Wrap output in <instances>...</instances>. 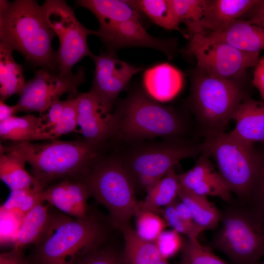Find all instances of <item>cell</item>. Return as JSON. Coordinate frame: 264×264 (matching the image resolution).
<instances>
[{"label": "cell", "instance_id": "obj_14", "mask_svg": "<svg viewBox=\"0 0 264 264\" xmlns=\"http://www.w3.org/2000/svg\"><path fill=\"white\" fill-rule=\"evenodd\" d=\"M98 36L108 51L125 47L141 46L157 49L171 59L176 49L175 40L154 37L144 29L141 19H131L99 28Z\"/></svg>", "mask_w": 264, "mask_h": 264}, {"label": "cell", "instance_id": "obj_19", "mask_svg": "<svg viewBox=\"0 0 264 264\" xmlns=\"http://www.w3.org/2000/svg\"><path fill=\"white\" fill-rule=\"evenodd\" d=\"M234 119L236 127L228 133L231 136L247 144L264 141V101L247 97L240 106Z\"/></svg>", "mask_w": 264, "mask_h": 264}, {"label": "cell", "instance_id": "obj_45", "mask_svg": "<svg viewBox=\"0 0 264 264\" xmlns=\"http://www.w3.org/2000/svg\"><path fill=\"white\" fill-rule=\"evenodd\" d=\"M157 264H169L167 262V260L163 259Z\"/></svg>", "mask_w": 264, "mask_h": 264}, {"label": "cell", "instance_id": "obj_23", "mask_svg": "<svg viewBox=\"0 0 264 264\" xmlns=\"http://www.w3.org/2000/svg\"><path fill=\"white\" fill-rule=\"evenodd\" d=\"M76 5L89 10L95 15L99 28L131 19H141L140 13L125 0H78Z\"/></svg>", "mask_w": 264, "mask_h": 264}, {"label": "cell", "instance_id": "obj_43", "mask_svg": "<svg viewBox=\"0 0 264 264\" xmlns=\"http://www.w3.org/2000/svg\"><path fill=\"white\" fill-rule=\"evenodd\" d=\"M176 199L174 202V204L176 211L178 217L188 223H196L193 220L192 213L188 206L179 198V200H177Z\"/></svg>", "mask_w": 264, "mask_h": 264}, {"label": "cell", "instance_id": "obj_1", "mask_svg": "<svg viewBox=\"0 0 264 264\" xmlns=\"http://www.w3.org/2000/svg\"><path fill=\"white\" fill-rule=\"evenodd\" d=\"M110 146L93 144L83 138L54 139L42 143L10 142L0 145L3 149L18 154L31 165L35 187L42 191L65 178H83Z\"/></svg>", "mask_w": 264, "mask_h": 264}, {"label": "cell", "instance_id": "obj_44", "mask_svg": "<svg viewBox=\"0 0 264 264\" xmlns=\"http://www.w3.org/2000/svg\"><path fill=\"white\" fill-rule=\"evenodd\" d=\"M16 112L15 106H9L4 102L0 101V122L14 116Z\"/></svg>", "mask_w": 264, "mask_h": 264}, {"label": "cell", "instance_id": "obj_36", "mask_svg": "<svg viewBox=\"0 0 264 264\" xmlns=\"http://www.w3.org/2000/svg\"><path fill=\"white\" fill-rule=\"evenodd\" d=\"M164 219L167 224L179 234H183L191 239H197L204 230L196 223H188L180 219L176 211L174 202L164 207Z\"/></svg>", "mask_w": 264, "mask_h": 264}, {"label": "cell", "instance_id": "obj_28", "mask_svg": "<svg viewBox=\"0 0 264 264\" xmlns=\"http://www.w3.org/2000/svg\"><path fill=\"white\" fill-rule=\"evenodd\" d=\"M178 198L188 206L194 222L204 231L214 229L219 226L221 212L207 197L194 194L180 185Z\"/></svg>", "mask_w": 264, "mask_h": 264}, {"label": "cell", "instance_id": "obj_21", "mask_svg": "<svg viewBox=\"0 0 264 264\" xmlns=\"http://www.w3.org/2000/svg\"><path fill=\"white\" fill-rule=\"evenodd\" d=\"M202 34L244 52L260 53L264 50V29L243 19L233 21L219 31Z\"/></svg>", "mask_w": 264, "mask_h": 264}, {"label": "cell", "instance_id": "obj_12", "mask_svg": "<svg viewBox=\"0 0 264 264\" xmlns=\"http://www.w3.org/2000/svg\"><path fill=\"white\" fill-rule=\"evenodd\" d=\"M86 81L85 69L79 66L75 73L56 74L41 67L26 82L18 103L16 112H38L42 114L65 93L69 97L79 93L78 87Z\"/></svg>", "mask_w": 264, "mask_h": 264}, {"label": "cell", "instance_id": "obj_46", "mask_svg": "<svg viewBox=\"0 0 264 264\" xmlns=\"http://www.w3.org/2000/svg\"><path fill=\"white\" fill-rule=\"evenodd\" d=\"M259 264H264V261H263L262 262L260 263Z\"/></svg>", "mask_w": 264, "mask_h": 264}, {"label": "cell", "instance_id": "obj_7", "mask_svg": "<svg viewBox=\"0 0 264 264\" xmlns=\"http://www.w3.org/2000/svg\"><path fill=\"white\" fill-rule=\"evenodd\" d=\"M82 179L90 197L108 210L112 227L130 223L139 212L132 182L115 151L100 157Z\"/></svg>", "mask_w": 264, "mask_h": 264}, {"label": "cell", "instance_id": "obj_9", "mask_svg": "<svg viewBox=\"0 0 264 264\" xmlns=\"http://www.w3.org/2000/svg\"><path fill=\"white\" fill-rule=\"evenodd\" d=\"M128 145L124 151L115 152L130 178L143 175L161 179L181 160L196 158L202 153V143L184 137L144 140Z\"/></svg>", "mask_w": 264, "mask_h": 264}, {"label": "cell", "instance_id": "obj_32", "mask_svg": "<svg viewBox=\"0 0 264 264\" xmlns=\"http://www.w3.org/2000/svg\"><path fill=\"white\" fill-rule=\"evenodd\" d=\"M42 191L35 186L10 191L8 198L2 205L1 210L18 213L22 217L40 202Z\"/></svg>", "mask_w": 264, "mask_h": 264}, {"label": "cell", "instance_id": "obj_22", "mask_svg": "<svg viewBox=\"0 0 264 264\" xmlns=\"http://www.w3.org/2000/svg\"><path fill=\"white\" fill-rule=\"evenodd\" d=\"M124 239L122 264H157L162 258L154 242L140 238L130 223L118 226Z\"/></svg>", "mask_w": 264, "mask_h": 264}, {"label": "cell", "instance_id": "obj_10", "mask_svg": "<svg viewBox=\"0 0 264 264\" xmlns=\"http://www.w3.org/2000/svg\"><path fill=\"white\" fill-rule=\"evenodd\" d=\"M184 51L195 57L198 69L209 75L225 79L242 77L260 58V53L244 52L201 33L190 37Z\"/></svg>", "mask_w": 264, "mask_h": 264}, {"label": "cell", "instance_id": "obj_26", "mask_svg": "<svg viewBox=\"0 0 264 264\" xmlns=\"http://www.w3.org/2000/svg\"><path fill=\"white\" fill-rule=\"evenodd\" d=\"M13 51L0 43V101L3 102L12 95H20L26 83L23 68L15 61Z\"/></svg>", "mask_w": 264, "mask_h": 264}, {"label": "cell", "instance_id": "obj_17", "mask_svg": "<svg viewBox=\"0 0 264 264\" xmlns=\"http://www.w3.org/2000/svg\"><path fill=\"white\" fill-rule=\"evenodd\" d=\"M211 158L202 153L191 169L177 175L180 185L198 195L217 197L229 203L231 192L215 169Z\"/></svg>", "mask_w": 264, "mask_h": 264}, {"label": "cell", "instance_id": "obj_35", "mask_svg": "<svg viewBox=\"0 0 264 264\" xmlns=\"http://www.w3.org/2000/svg\"><path fill=\"white\" fill-rule=\"evenodd\" d=\"M77 94L66 100L63 112L57 126L48 134L50 140L70 132H77Z\"/></svg>", "mask_w": 264, "mask_h": 264}, {"label": "cell", "instance_id": "obj_20", "mask_svg": "<svg viewBox=\"0 0 264 264\" xmlns=\"http://www.w3.org/2000/svg\"><path fill=\"white\" fill-rule=\"evenodd\" d=\"M258 1V0H207L200 22L202 33L222 29L233 21L241 19Z\"/></svg>", "mask_w": 264, "mask_h": 264}, {"label": "cell", "instance_id": "obj_40", "mask_svg": "<svg viewBox=\"0 0 264 264\" xmlns=\"http://www.w3.org/2000/svg\"><path fill=\"white\" fill-rule=\"evenodd\" d=\"M24 249L13 248L0 254V264H31L25 257Z\"/></svg>", "mask_w": 264, "mask_h": 264}, {"label": "cell", "instance_id": "obj_27", "mask_svg": "<svg viewBox=\"0 0 264 264\" xmlns=\"http://www.w3.org/2000/svg\"><path fill=\"white\" fill-rule=\"evenodd\" d=\"M41 123L40 116L29 113L22 117L14 115L0 122V138L13 142L46 140L40 132Z\"/></svg>", "mask_w": 264, "mask_h": 264}, {"label": "cell", "instance_id": "obj_4", "mask_svg": "<svg viewBox=\"0 0 264 264\" xmlns=\"http://www.w3.org/2000/svg\"><path fill=\"white\" fill-rule=\"evenodd\" d=\"M112 129L110 143L128 145L156 137H184L187 123L174 108L139 89L118 102L112 113Z\"/></svg>", "mask_w": 264, "mask_h": 264}, {"label": "cell", "instance_id": "obj_31", "mask_svg": "<svg viewBox=\"0 0 264 264\" xmlns=\"http://www.w3.org/2000/svg\"><path fill=\"white\" fill-rule=\"evenodd\" d=\"M176 17L180 24L187 27L188 35L202 33L200 26L207 0H170Z\"/></svg>", "mask_w": 264, "mask_h": 264}, {"label": "cell", "instance_id": "obj_29", "mask_svg": "<svg viewBox=\"0 0 264 264\" xmlns=\"http://www.w3.org/2000/svg\"><path fill=\"white\" fill-rule=\"evenodd\" d=\"M179 188L177 175L172 169L150 190L145 199L139 202V212L156 213L161 207H165L176 200Z\"/></svg>", "mask_w": 264, "mask_h": 264}, {"label": "cell", "instance_id": "obj_6", "mask_svg": "<svg viewBox=\"0 0 264 264\" xmlns=\"http://www.w3.org/2000/svg\"><path fill=\"white\" fill-rule=\"evenodd\" d=\"M213 246L233 264H259L264 257V216L247 202L227 207Z\"/></svg>", "mask_w": 264, "mask_h": 264}, {"label": "cell", "instance_id": "obj_37", "mask_svg": "<svg viewBox=\"0 0 264 264\" xmlns=\"http://www.w3.org/2000/svg\"><path fill=\"white\" fill-rule=\"evenodd\" d=\"M258 153V169L247 202L264 216V149Z\"/></svg>", "mask_w": 264, "mask_h": 264}, {"label": "cell", "instance_id": "obj_42", "mask_svg": "<svg viewBox=\"0 0 264 264\" xmlns=\"http://www.w3.org/2000/svg\"><path fill=\"white\" fill-rule=\"evenodd\" d=\"M254 66L252 83L264 100V56L260 58Z\"/></svg>", "mask_w": 264, "mask_h": 264}, {"label": "cell", "instance_id": "obj_11", "mask_svg": "<svg viewBox=\"0 0 264 264\" xmlns=\"http://www.w3.org/2000/svg\"><path fill=\"white\" fill-rule=\"evenodd\" d=\"M46 19L59 40L57 52L59 73L70 74L73 66L85 57L95 55L90 50L87 38L98 36L97 30L85 27L76 18L73 10L63 0H47Z\"/></svg>", "mask_w": 264, "mask_h": 264}, {"label": "cell", "instance_id": "obj_24", "mask_svg": "<svg viewBox=\"0 0 264 264\" xmlns=\"http://www.w3.org/2000/svg\"><path fill=\"white\" fill-rule=\"evenodd\" d=\"M45 203H38L22 218L13 248L24 249L29 245L35 244L40 239L50 216V205Z\"/></svg>", "mask_w": 264, "mask_h": 264}, {"label": "cell", "instance_id": "obj_39", "mask_svg": "<svg viewBox=\"0 0 264 264\" xmlns=\"http://www.w3.org/2000/svg\"><path fill=\"white\" fill-rule=\"evenodd\" d=\"M154 242L162 258L165 260L172 257L181 250L183 244L179 233L174 229L162 231Z\"/></svg>", "mask_w": 264, "mask_h": 264}, {"label": "cell", "instance_id": "obj_16", "mask_svg": "<svg viewBox=\"0 0 264 264\" xmlns=\"http://www.w3.org/2000/svg\"><path fill=\"white\" fill-rule=\"evenodd\" d=\"M88 188L82 178H65L51 184L42 192L43 201L62 213L76 218L88 216Z\"/></svg>", "mask_w": 264, "mask_h": 264}, {"label": "cell", "instance_id": "obj_18", "mask_svg": "<svg viewBox=\"0 0 264 264\" xmlns=\"http://www.w3.org/2000/svg\"><path fill=\"white\" fill-rule=\"evenodd\" d=\"M143 83L144 90L150 96L159 102H165L179 92L183 84V76L174 66L162 63L144 72Z\"/></svg>", "mask_w": 264, "mask_h": 264}, {"label": "cell", "instance_id": "obj_34", "mask_svg": "<svg viewBox=\"0 0 264 264\" xmlns=\"http://www.w3.org/2000/svg\"><path fill=\"white\" fill-rule=\"evenodd\" d=\"M136 232L142 239L154 242L167 224L156 213L140 211L136 216Z\"/></svg>", "mask_w": 264, "mask_h": 264}, {"label": "cell", "instance_id": "obj_8", "mask_svg": "<svg viewBox=\"0 0 264 264\" xmlns=\"http://www.w3.org/2000/svg\"><path fill=\"white\" fill-rule=\"evenodd\" d=\"M202 153L214 159L231 192L242 202L250 198L259 162L254 144L235 139L225 132L204 137Z\"/></svg>", "mask_w": 264, "mask_h": 264}, {"label": "cell", "instance_id": "obj_25", "mask_svg": "<svg viewBox=\"0 0 264 264\" xmlns=\"http://www.w3.org/2000/svg\"><path fill=\"white\" fill-rule=\"evenodd\" d=\"M26 163L17 153L0 147V178L10 191L35 186L34 177L25 169Z\"/></svg>", "mask_w": 264, "mask_h": 264}, {"label": "cell", "instance_id": "obj_5", "mask_svg": "<svg viewBox=\"0 0 264 264\" xmlns=\"http://www.w3.org/2000/svg\"><path fill=\"white\" fill-rule=\"evenodd\" d=\"M242 80L212 76L197 69L187 104L204 137L225 132L241 104L250 96Z\"/></svg>", "mask_w": 264, "mask_h": 264}, {"label": "cell", "instance_id": "obj_41", "mask_svg": "<svg viewBox=\"0 0 264 264\" xmlns=\"http://www.w3.org/2000/svg\"><path fill=\"white\" fill-rule=\"evenodd\" d=\"M244 15L247 18L244 20L264 29V0H258Z\"/></svg>", "mask_w": 264, "mask_h": 264}, {"label": "cell", "instance_id": "obj_38", "mask_svg": "<svg viewBox=\"0 0 264 264\" xmlns=\"http://www.w3.org/2000/svg\"><path fill=\"white\" fill-rule=\"evenodd\" d=\"M105 243L76 264H122L121 256L111 246L105 245Z\"/></svg>", "mask_w": 264, "mask_h": 264}, {"label": "cell", "instance_id": "obj_15", "mask_svg": "<svg viewBox=\"0 0 264 264\" xmlns=\"http://www.w3.org/2000/svg\"><path fill=\"white\" fill-rule=\"evenodd\" d=\"M77 132L93 144L110 145L112 113L107 110L90 91L77 94Z\"/></svg>", "mask_w": 264, "mask_h": 264}, {"label": "cell", "instance_id": "obj_30", "mask_svg": "<svg viewBox=\"0 0 264 264\" xmlns=\"http://www.w3.org/2000/svg\"><path fill=\"white\" fill-rule=\"evenodd\" d=\"M139 13H142L158 25L168 30L180 32L185 38L189 36L182 31L176 17L170 0H125Z\"/></svg>", "mask_w": 264, "mask_h": 264}, {"label": "cell", "instance_id": "obj_33", "mask_svg": "<svg viewBox=\"0 0 264 264\" xmlns=\"http://www.w3.org/2000/svg\"><path fill=\"white\" fill-rule=\"evenodd\" d=\"M181 264H227L197 239L187 238L181 249Z\"/></svg>", "mask_w": 264, "mask_h": 264}, {"label": "cell", "instance_id": "obj_13", "mask_svg": "<svg viewBox=\"0 0 264 264\" xmlns=\"http://www.w3.org/2000/svg\"><path fill=\"white\" fill-rule=\"evenodd\" d=\"M92 59L95 64V69L90 91L107 110L111 111L119 93L132 77L143 68L118 59L113 51L94 55Z\"/></svg>", "mask_w": 264, "mask_h": 264}, {"label": "cell", "instance_id": "obj_3", "mask_svg": "<svg viewBox=\"0 0 264 264\" xmlns=\"http://www.w3.org/2000/svg\"><path fill=\"white\" fill-rule=\"evenodd\" d=\"M108 236L106 224L96 215L76 219L51 210L47 225L27 258L31 264H76Z\"/></svg>", "mask_w": 264, "mask_h": 264}, {"label": "cell", "instance_id": "obj_2", "mask_svg": "<svg viewBox=\"0 0 264 264\" xmlns=\"http://www.w3.org/2000/svg\"><path fill=\"white\" fill-rule=\"evenodd\" d=\"M56 34L46 19V7L34 0H0V43L25 60L51 71L59 70L52 41Z\"/></svg>", "mask_w": 264, "mask_h": 264}]
</instances>
